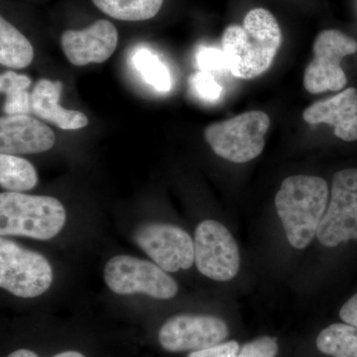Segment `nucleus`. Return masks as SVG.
Returning <instances> with one entry per match:
<instances>
[{
  "mask_svg": "<svg viewBox=\"0 0 357 357\" xmlns=\"http://www.w3.org/2000/svg\"><path fill=\"white\" fill-rule=\"evenodd\" d=\"M280 26L273 14L255 8L246 14L243 25H230L223 32L222 51L229 70L238 79L260 76L269 69L280 48Z\"/></svg>",
  "mask_w": 357,
  "mask_h": 357,
  "instance_id": "obj_1",
  "label": "nucleus"
},
{
  "mask_svg": "<svg viewBox=\"0 0 357 357\" xmlns=\"http://www.w3.org/2000/svg\"><path fill=\"white\" fill-rule=\"evenodd\" d=\"M328 185L314 176H291L283 181L275 206L289 243L305 249L317 236L328 203Z\"/></svg>",
  "mask_w": 357,
  "mask_h": 357,
  "instance_id": "obj_2",
  "label": "nucleus"
},
{
  "mask_svg": "<svg viewBox=\"0 0 357 357\" xmlns=\"http://www.w3.org/2000/svg\"><path fill=\"white\" fill-rule=\"evenodd\" d=\"M64 206L53 197L31 196L22 192L0 195V234L49 241L66 223Z\"/></svg>",
  "mask_w": 357,
  "mask_h": 357,
  "instance_id": "obj_3",
  "label": "nucleus"
},
{
  "mask_svg": "<svg viewBox=\"0 0 357 357\" xmlns=\"http://www.w3.org/2000/svg\"><path fill=\"white\" fill-rule=\"evenodd\" d=\"M269 128V116L252 110L211 124L204 130V138L218 156L234 163H246L262 153Z\"/></svg>",
  "mask_w": 357,
  "mask_h": 357,
  "instance_id": "obj_4",
  "label": "nucleus"
},
{
  "mask_svg": "<svg viewBox=\"0 0 357 357\" xmlns=\"http://www.w3.org/2000/svg\"><path fill=\"white\" fill-rule=\"evenodd\" d=\"M53 282V270L45 256L0 239V286L16 297L36 298L47 292Z\"/></svg>",
  "mask_w": 357,
  "mask_h": 357,
  "instance_id": "obj_5",
  "label": "nucleus"
},
{
  "mask_svg": "<svg viewBox=\"0 0 357 357\" xmlns=\"http://www.w3.org/2000/svg\"><path fill=\"white\" fill-rule=\"evenodd\" d=\"M107 287L117 295L144 294L169 300L178 293V284L158 265L130 255H117L105 264L103 272Z\"/></svg>",
  "mask_w": 357,
  "mask_h": 357,
  "instance_id": "obj_6",
  "label": "nucleus"
},
{
  "mask_svg": "<svg viewBox=\"0 0 357 357\" xmlns=\"http://www.w3.org/2000/svg\"><path fill=\"white\" fill-rule=\"evenodd\" d=\"M326 248L357 241V169L333 176L331 201L317 232Z\"/></svg>",
  "mask_w": 357,
  "mask_h": 357,
  "instance_id": "obj_7",
  "label": "nucleus"
},
{
  "mask_svg": "<svg viewBox=\"0 0 357 357\" xmlns=\"http://www.w3.org/2000/svg\"><path fill=\"white\" fill-rule=\"evenodd\" d=\"M314 59L304 75V86L310 93L340 91L347 83L340 67L342 59L357 51L356 40L338 30H325L314 40Z\"/></svg>",
  "mask_w": 357,
  "mask_h": 357,
  "instance_id": "obj_8",
  "label": "nucleus"
},
{
  "mask_svg": "<svg viewBox=\"0 0 357 357\" xmlns=\"http://www.w3.org/2000/svg\"><path fill=\"white\" fill-rule=\"evenodd\" d=\"M195 263L199 272L213 280L227 282L236 276L241 255L229 230L215 220H204L195 231Z\"/></svg>",
  "mask_w": 357,
  "mask_h": 357,
  "instance_id": "obj_9",
  "label": "nucleus"
},
{
  "mask_svg": "<svg viewBox=\"0 0 357 357\" xmlns=\"http://www.w3.org/2000/svg\"><path fill=\"white\" fill-rule=\"evenodd\" d=\"M133 239L164 271L187 270L194 264V241L177 225L145 223L135 230Z\"/></svg>",
  "mask_w": 357,
  "mask_h": 357,
  "instance_id": "obj_10",
  "label": "nucleus"
},
{
  "mask_svg": "<svg viewBox=\"0 0 357 357\" xmlns=\"http://www.w3.org/2000/svg\"><path fill=\"white\" fill-rule=\"evenodd\" d=\"M227 335L229 328L222 319L184 314L169 319L162 326L159 342L168 351H197L222 344Z\"/></svg>",
  "mask_w": 357,
  "mask_h": 357,
  "instance_id": "obj_11",
  "label": "nucleus"
},
{
  "mask_svg": "<svg viewBox=\"0 0 357 357\" xmlns=\"http://www.w3.org/2000/svg\"><path fill=\"white\" fill-rule=\"evenodd\" d=\"M119 42V33L112 22L98 20L83 30H67L61 46L73 65L102 64L112 57Z\"/></svg>",
  "mask_w": 357,
  "mask_h": 357,
  "instance_id": "obj_12",
  "label": "nucleus"
},
{
  "mask_svg": "<svg viewBox=\"0 0 357 357\" xmlns=\"http://www.w3.org/2000/svg\"><path fill=\"white\" fill-rule=\"evenodd\" d=\"M52 129L28 114L7 115L0 119L1 154H37L55 144Z\"/></svg>",
  "mask_w": 357,
  "mask_h": 357,
  "instance_id": "obj_13",
  "label": "nucleus"
},
{
  "mask_svg": "<svg viewBox=\"0 0 357 357\" xmlns=\"http://www.w3.org/2000/svg\"><path fill=\"white\" fill-rule=\"evenodd\" d=\"M310 124L326 123L335 128L337 137L347 142L357 140V89L349 88L338 95L312 103L304 114Z\"/></svg>",
  "mask_w": 357,
  "mask_h": 357,
  "instance_id": "obj_14",
  "label": "nucleus"
},
{
  "mask_svg": "<svg viewBox=\"0 0 357 357\" xmlns=\"http://www.w3.org/2000/svg\"><path fill=\"white\" fill-rule=\"evenodd\" d=\"M62 88L61 82L39 79L31 93L33 114L64 130H75L88 126V116L83 112L66 109L59 105Z\"/></svg>",
  "mask_w": 357,
  "mask_h": 357,
  "instance_id": "obj_15",
  "label": "nucleus"
},
{
  "mask_svg": "<svg viewBox=\"0 0 357 357\" xmlns=\"http://www.w3.org/2000/svg\"><path fill=\"white\" fill-rule=\"evenodd\" d=\"M34 58L33 49L29 40L7 22L3 17L0 18V63L11 69H24L31 64Z\"/></svg>",
  "mask_w": 357,
  "mask_h": 357,
  "instance_id": "obj_16",
  "label": "nucleus"
},
{
  "mask_svg": "<svg viewBox=\"0 0 357 357\" xmlns=\"http://www.w3.org/2000/svg\"><path fill=\"white\" fill-rule=\"evenodd\" d=\"M38 183L34 166L15 155H0V185L8 192L29 191Z\"/></svg>",
  "mask_w": 357,
  "mask_h": 357,
  "instance_id": "obj_17",
  "label": "nucleus"
},
{
  "mask_svg": "<svg viewBox=\"0 0 357 357\" xmlns=\"http://www.w3.org/2000/svg\"><path fill=\"white\" fill-rule=\"evenodd\" d=\"M321 354L333 357H357V328L349 324H333L317 338Z\"/></svg>",
  "mask_w": 357,
  "mask_h": 357,
  "instance_id": "obj_18",
  "label": "nucleus"
},
{
  "mask_svg": "<svg viewBox=\"0 0 357 357\" xmlns=\"http://www.w3.org/2000/svg\"><path fill=\"white\" fill-rule=\"evenodd\" d=\"M164 0H93L103 13L123 21H143L153 18Z\"/></svg>",
  "mask_w": 357,
  "mask_h": 357,
  "instance_id": "obj_19",
  "label": "nucleus"
},
{
  "mask_svg": "<svg viewBox=\"0 0 357 357\" xmlns=\"http://www.w3.org/2000/svg\"><path fill=\"white\" fill-rule=\"evenodd\" d=\"M31 79L26 75L7 70L0 76V91L6 96L4 112L6 115L29 114L32 112L31 93L28 89Z\"/></svg>",
  "mask_w": 357,
  "mask_h": 357,
  "instance_id": "obj_20",
  "label": "nucleus"
},
{
  "mask_svg": "<svg viewBox=\"0 0 357 357\" xmlns=\"http://www.w3.org/2000/svg\"><path fill=\"white\" fill-rule=\"evenodd\" d=\"M133 65L144 81L158 91H169L172 86L170 72L158 56L147 48L138 49L133 54Z\"/></svg>",
  "mask_w": 357,
  "mask_h": 357,
  "instance_id": "obj_21",
  "label": "nucleus"
},
{
  "mask_svg": "<svg viewBox=\"0 0 357 357\" xmlns=\"http://www.w3.org/2000/svg\"><path fill=\"white\" fill-rule=\"evenodd\" d=\"M189 83L195 95L204 102H217L222 96V86L215 81L210 72L199 70L195 73L190 77Z\"/></svg>",
  "mask_w": 357,
  "mask_h": 357,
  "instance_id": "obj_22",
  "label": "nucleus"
},
{
  "mask_svg": "<svg viewBox=\"0 0 357 357\" xmlns=\"http://www.w3.org/2000/svg\"><path fill=\"white\" fill-rule=\"evenodd\" d=\"M277 352L276 338L262 337L244 344L237 357H276Z\"/></svg>",
  "mask_w": 357,
  "mask_h": 357,
  "instance_id": "obj_23",
  "label": "nucleus"
},
{
  "mask_svg": "<svg viewBox=\"0 0 357 357\" xmlns=\"http://www.w3.org/2000/svg\"><path fill=\"white\" fill-rule=\"evenodd\" d=\"M197 63L199 69L206 72L229 70L225 53L217 48L202 49L197 55Z\"/></svg>",
  "mask_w": 357,
  "mask_h": 357,
  "instance_id": "obj_24",
  "label": "nucleus"
},
{
  "mask_svg": "<svg viewBox=\"0 0 357 357\" xmlns=\"http://www.w3.org/2000/svg\"><path fill=\"white\" fill-rule=\"evenodd\" d=\"M239 351L238 342L230 340L202 351H192L188 357H237Z\"/></svg>",
  "mask_w": 357,
  "mask_h": 357,
  "instance_id": "obj_25",
  "label": "nucleus"
},
{
  "mask_svg": "<svg viewBox=\"0 0 357 357\" xmlns=\"http://www.w3.org/2000/svg\"><path fill=\"white\" fill-rule=\"evenodd\" d=\"M340 317L345 324L357 328V293L342 307Z\"/></svg>",
  "mask_w": 357,
  "mask_h": 357,
  "instance_id": "obj_26",
  "label": "nucleus"
},
{
  "mask_svg": "<svg viewBox=\"0 0 357 357\" xmlns=\"http://www.w3.org/2000/svg\"><path fill=\"white\" fill-rule=\"evenodd\" d=\"M7 357H38L34 352L28 351V349H18V351L13 352L10 356ZM53 357H84L83 354L77 351H64L57 354Z\"/></svg>",
  "mask_w": 357,
  "mask_h": 357,
  "instance_id": "obj_27",
  "label": "nucleus"
}]
</instances>
